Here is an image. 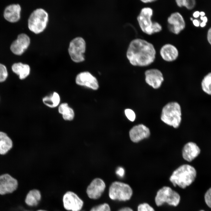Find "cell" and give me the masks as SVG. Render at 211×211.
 <instances>
[{
	"label": "cell",
	"instance_id": "ee69618b",
	"mask_svg": "<svg viewBox=\"0 0 211 211\" xmlns=\"http://www.w3.org/2000/svg\"><path fill=\"white\" fill-rule=\"evenodd\" d=\"M201 211H203V210H201Z\"/></svg>",
	"mask_w": 211,
	"mask_h": 211
},
{
	"label": "cell",
	"instance_id": "7a4b0ae2",
	"mask_svg": "<svg viewBox=\"0 0 211 211\" xmlns=\"http://www.w3.org/2000/svg\"><path fill=\"white\" fill-rule=\"evenodd\" d=\"M196 176L197 172L195 168L186 164L180 166L175 170L169 180L174 186H178L185 189L194 181Z\"/></svg>",
	"mask_w": 211,
	"mask_h": 211
},
{
	"label": "cell",
	"instance_id": "8992f818",
	"mask_svg": "<svg viewBox=\"0 0 211 211\" xmlns=\"http://www.w3.org/2000/svg\"><path fill=\"white\" fill-rule=\"evenodd\" d=\"M48 20L47 12L42 8H37L29 16L28 21V28L35 34L41 33L45 28Z\"/></svg>",
	"mask_w": 211,
	"mask_h": 211
},
{
	"label": "cell",
	"instance_id": "ffe728a7",
	"mask_svg": "<svg viewBox=\"0 0 211 211\" xmlns=\"http://www.w3.org/2000/svg\"><path fill=\"white\" fill-rule=\"evenodd\" d=\"M200 150L195 143L189 142L184 146L182 151V156L186 160L190 162L200 154Z\"/></svg>",
	"mask_w": 211,
	"mask_h": 211
},
{
	"label": "cell",
	"instance_id": "cb8c5ba5",
	"mask_svg": "<svg viewBox=\"0 0 211 211\" xmlns=\"http://www.w3.org/2000/svg\"><path fill=\"white\" fill-rule=\"evenodd\" d=\"M58 111L62 115L63 119L65 120L71 121L74 118V110L69 106L67 103H64L60 104L58 107Z\"/></svg>",
	"mask_w": 211,
	"mask_h": 211
},
{
	"label": "cell",
	"instance_id": "f1b7e54d",
	"mask_svg": "<svg viewBox=\"0 0 211 211\" xmlns=\"http://www.w3.org/2000/svg\"><path fill=\"white\" fill-rule=\"evenodd\" d=\"M204 199L207 205L211 209V187L208 189L205 193Z\"/></svg>",
	"mask_w": 211,
	"mask_h": 211
},
{
	"label": "cell",
	"instance_id": "ba28073f",
	"mask_svg": "<svg viewBox=\"0 0 211 211\" xmlns=\"http://www.w3.org/2000/svg\"><path fill=\"white\" fill-rule=\"evenodd\" d=\"M62 202L64 209L66 211H81L84 202L75 192L67 190L62 195Z\"/></svg>",
	"mask_w": 211,
	"mask_h": 211
},
{
	"label": "cell",
	"instance_id": "e0dca14e",
	"mask_svg": "<svg viewBox=\"0 0 211 211\" xmlns=\"http://www.w3.org/2000/svg\"><path fill=\"white\" fill-rule=\"evenodd\" d=\"M150 134L149 129L142 124L134 126L129 132L130 139L132 142H139L148 137Z\"/></svg>",
	"mask_w": 211,
	"mask_h": 211
},
{
	"label": "cell",
	"instance_id": "9c48e42d",
	"mask_svg": "<svg viewBox=\"0 0 211 211\" xmlns=\"http://www.w3.org/2000/svg\"><path fill=\"white\" fill-rule=\"evenodd\" d=\"M86 44L84 39L81 37L74 38L70 42L68 52L72 60L74 62L79 63L84 61V55Z\"/></svg>",
	"mask_w": 211,
	"mask_h": 211
},
{
	"label": "cell",
	"instance_id": "44dd1931",
	"mask_svg": "<svg viewBox=\"0 0 211 211\" xmlns=\"http://www.w3.org/2000/svg\"><path fill=\"white\" fill-rule=\"evenodd\" d=\"M11 138L5 132L0 131V155L7 154L13 147Z\"/></svg>",
	"mask_w": 211,
	"mask_h": 211
},
{
	"label": "cell",
	"instance_id": "f35d334b",
	"mask_svg": "<svg viewBox=\"0 0 211 211\" xmlns=\"http://www.w3.org/2000/svg\"><path fill=\"white\" fill-rule=\"evenodd\" d=\"M202 21H203V22L206 23L207 22V17L205 16L203 17Z\"/></svg>",
	"mask_w": 211,
	"mask_h": 211
},
{
	"label": "cell",
	"instance_id": "5bb4252c",
	"mask_svg": "<svg viewBox=\"0 0 211 211\" xmlns=\"http://www.w3.org/2000/svg\"><path fill=\"white\" fill-rule=\"evenodd\" d=\"M30 43L29 37L25 33L19 34L17 39L11 44L10 46L11 51L14 54L20 55L28 48Z\"/></svg>",
	"mask_w": 211,
	"mask_h": 211
},
{
	"label": "cell",
	"instance_id": "7402d4cb",
	"mask_svg": "<svg viewBox=\"0 0 211 211\" xmlns=\"http://www.w3.org/2000/svg\"><path fill=\"white\" fill-rule=\"evenodd\" d=\"M11 69L13 72L18 76L21 80L25 79L30 73V66L28 64L21 62L13 64L12 66Z\"/></svg>",
	"mask_w": 211,
	"mask_h": 211
},
{
	"label": "cell",
	"instance_id": "e575fe53",
	"mask_svg": "<svg viewBox=\"0 0 211 211\" xmlns=\"http://www.w3.org/2000/svg\"><path fill=\"white\" fill-rule=\"evenodd\" d=\"M193 25L196 27H198L200 25L199 22L197 19L193 20Z\"/></svg>",
	"mask_w": 211,
	"mask_h": 211
},
{
	"label": "cell",
	"instance_id": "b9f144b4",
	"mask_svg": "<svg viewBox=\"0 0 211 211\" xmlns=\"http://www.w3.org/2000/svg\"><path fill=\"white\" fill-rule=\"evenodd\" d=\"M203 16H201L200 17V19H201V20H203Z\"/></svg>",
	"mask_w": 211,
	"mask_h": 211
},
{
	"label": "cell",
	"instance_id": "836d02e7",
	"mask_svg": "<svg viewBox=\"0 0 211 211\" xmlns=\"http://www.w3.org/2000/svg\"><path fill=\"white\" fill-rule=\"evenodd\" d=\"M118 211H133V210L130 207H125L120 209Z\"/></svg>",
	"mask_w": 211,
	"mask_h": 211
},
{
	"label": "cell",
	"instance_id": "83f0119b",
	"mask_svg": "<svg viewBox=\"0 0 211 211\" xmlns=\"http://www.w3.org/2000/svg\"><path fill=\"white\" fill-rule=\"evenodd\" d=\"M8 75L6 67L3 64L0 63V82L4 81Z\"/></svg>",
	"mask_w": 211,
	"mask_h": 211
},
{
	"label": "cell",
	"instance_id": "603a6c76",
	"mask_svg": "<svg viewBox=\"0 0 211 211\" xmlns=\"http://www.w3.org/2000/svg\"><path fill=\"white\" fill-rule=\"evenodd\" d=\"M42 101L47 107L54 108L59 105L60 101V96L56 92H53L50 95L43 98Z\"/></svg>",
	"mask_w": 211,
	"mask_h": 211
},
{
	"label": "cell",
	"instance_id": "7c38bea8",
	"mask_svg": "<svg viewBox=\"0 0 211 211\" xmlns=\"http://www.w3.org/2000/svg\"><path fill=\"white\" fill-rule=\"evenodd\" d=\"M168 28L173 33L178 35L185 28V21L182 15L178 12L171 13L167 19Z\"/></svg>",
	"mask_w": 211,
	"mask_h": 211
},
{
	"label": "cell",
	"instance_id": "d4e9b609",
	"mask_svg": "<svg viewBox=\"0 0 211 211\" xmlns=\"http://www.w3.org/2000/svg\"><path fill=\"white\" fill-rule=\"evenodd\" d=\"M201 86L204 92L211 95V72L204 77L202 81Z\"/></svg>",
	"mask_w": 211,
	"mask_h": 211
},
{
	"label": "cell",
	"instance_id": "d590c367",
	"mask_svg": "<svg viewBox=\"0 0 211 211\" xmlns=\"http://www.w3.org/2000/svg\"><path fill=\"white\" fill-rule=\"evenodd\" d=\"M156 0H141L140 1L144 3H151L156 1Z\"/></svg>",
	"mask_w": 211,
	"mask_h": 211
},
{
	"label": "cell",
	"instance_id": "52a82bcc",
	"mask_svg": "<svg viewBox=\"0 0 211 211\" xmlns=\"http://www.w3.org/2000/svg\"><path fill=\"white\" fill-rule=\"evenodd\" d=\"M180 196L179 194L168 186H164L157 192L155 198L157 206H161L164 203L176 206L179 203Z\"/></svg>",
	"mask_w": 211,
	"mask_h": 211
},
{
	"label": "cell",
	"instance_id": "d6986e66",
	"mask_svg": "<svg viewBox=\"0 0 211 211\" xmlns=\"http://www.w3.org/2000/svg\"><path fill=\"white\" fill-rule=\"evenodd\" d=\"M21 7L18 4H12L7 6L5 9L4 16L5 19L11 23L18 21L20 18Z\"/></svg>",
	"mask_w": 211,
	"mask_h": 211
},
{
	"label": "cell",
	"instance_id": "ab89813d",
	"mask_svg": "<svg viewBox=\"0 0 211 211\" xmlns=\"http://www.w3.org/2000/svg\"><path fill=\"white\" fill-rule=\"evenodd\" d=\"M206 25V23L203 22L200 24V26L202 27H205Z\"/></svg>",
	"mask_w": 211,
	"mask_h": 211
},
{
	"label": "cell",
	"instance_id": "ac0fdd59",
	"mask_svg": "<svg viewBox=\"0 0 211 211\" xmlns=\"http://www.w3.org/2000/svg\"><path fill=\"white\" fill-rule=\"evenodd\" d=\"M159 52L163 59L169 62L176 60L179 55L178 51L176 47L170 43L166 44L162 46Z\"/></svg>",
	"mask_w": 211,
	"mask_h": 211
},
{
	"label": "cell",
	"instance_id": "74e56055",
	"mask_svg": "<svg viewBox=\"0 0 211 211\" xmlns=\"http://www.w3.org/2000/svg\"><path fill=\"white\" fill-rule=\"evenodd\" d=\"M35 211H50L49 210L44 208H39L35 210Z\"/></svg>",
	"mask_w": 211,
	"mask_h": 211
},
{
	"label": "cell",
	"instance_id": "8fae6325",
	"mask_svg": "<svg viewBox=\"0 0 211 211\" xmlns=\"http://www.w3.org/2000/svg\"><path fill=\"white\" fill-rule=\"evenodd\" d=\"M106 188L104 181L100 178H96L93 179L88 186L86 193L89 198L98 200L101 197Z\"/></svg>",
	"mask_w": 211,
	"mask_h": 211
},
{
	"label": "cell",
	"instance_id": "8d00e7d4",
	"mask_svg": "<svg viewBox=\"0 0 211 211\" xmlns=\"http://www.w3.org/2000/svg\"><path fill=\"white\" fill-rule=\"evenodd\" d=\"M200 15V12L199 11H195L193 14V16L195 18H198Z\"/></svg>",
	"mask_w": 211,
	"mask_h": 211
},
{
	"label": "cell",
	"instance_id": "5b68a950",
	"mask_svg": "<svg viewBox=\"0 0 211 211\" xmlns=\"http://www.w3.org/2000/svg\"><path fill=\"white\" fill-rule=\"evenodd\" d=\"M132 194L133 190L131 186L124 182L115 181L109 187L108 196L113 200L127 201L131 199Z\"/></svg>",
	"mask_w": 211,
	"mask_h": 211
},
{
	"label": "cell",
	"instance_id": "60d3db41",
	"mask_svg": "<svg viewBox=\"0 0 211 211\" xmlns=\"http://www.w3.org/2000/svg\"><path fill=\"white\" fill-rule=\"evenodd\" d=\"M200 15L202 16H205V13L203 11H201L200 12Z\"/></svg>",
	"mask_w": 211,
	"mask_h": 211
},
{
	"label": "cell",
	"instance_id": "9a60e30c",
	"mask_svg": "<svg viewBox=\"0 0 211 211\" xmlns=\"http://www.w3.org/2000/svg\"><path fill=\"white\" fill-rule=\"evenodd\" d=\"M145 74L146 82L154 89L159 88L164 80L161 72L157 69L147 70Z\"/></svg>",
	"mask_w": 211,
	"mask_h": 211
},
{
	"label": "cell",
	"instance_id": "4316f807",
	"mask_svg": "<svg viewBox=\"0 0 211 211\" xmlns=\"http://www.w3.org/2000/svg\"><path fill=\"white\" fill-rule=\"evenodd\" d=\"M89 211H111V210L109 204L104 203L93 207Z\"/></svg>",
	"mask_w": 211,
	"mask_h": 211
},
{
	"label": "cell",
	"instance_id": "f546056e",
	"mask_svg": "<svg viewBox=\"0 0 211 211\" xmlns=\"http://www.w3.org/2000/svg\"><path fill=\"white\" fill-rule=\"evenodd\" d=\"M137 211H155L148 204L144 203L140 204L137 207Z\"/></svg>",
	"mask_w": 211,
	"mask_h": 211
},
{
	"label": "cell",
	"instance_id": "1f68e13d",
	"mask_svg": "<svg viewBox=\"0 0 211 211\" xmlns=\"http://www.w3.org/2000/svg\"><path fill=\"white\" fill-rule=\"evenodd\" d=\"M116 173L120 177H122L125 174V170L122 167H118L116 170Z\"/></svg>",
	"mask_w": 211,
	"mask_h": 211
},
{
	"label": "cell",
	"instance_id": "277c9868",
	"mask_svg": "<svg viewBox=\"0 0 211 211\" xmlns=\"http://www.w3.org/2000/svg\"><path fill=\"white\" fill-rule=\"evenodd\" d=\"M181 108L178 103L176 102H171L163 107L161 118L166 124L177 128L181 122Z\"/></svg>",
	"mask_w": 211,
	"mask_h": 211
},
{
	"label": "cell",
	"instance_id": "4fadbf2b",
	"mask_svg": "<svg viewBox=\"0 0 211 211\" xmlns=\"http://www.w3.org/2000/svg\"><path fill=\"white\" fill-rule=\"evenodd\" d=\"M75 82L79 85L94 90H97L99 87L96 78L88 72H82L78 74L75 78Z\"/></svg>",
	"mask_w": 211,
	"mask_h": 211
},
{
	"label": "cell",
	"instance_id": "484cf974",
	"mask_svg": "<svg viewBox=\"0 0 211 211\" xmlns=\"http://www.w3.org/2000/svg\"><path fill=\"white\" fill-rule=\"evenodd\" d=\"M176 3L178 6H184L188 10H191L195 7L196 2L194 0H176Z\"/></svg>",
	"mask_w": 211,
	"mask_h": 211
},
{
	"label": "cell",
	"instance_id": "3957f363",
	"mask_svg": "<svg viewBox=\"0 0 211 211\" xmlns=\"http://www.w3.org/2000/svg\"><path fill=\"white\" fill-rule=\"evenodd\" d=\"M153 11L149 7L142 8L137 17L139 25L144 33L151 35L160 32L162 30L161 25L157 22H153L152 19Z\"/></svg>",
	"mask_w": 211,
	"mask_h": 211
},
{
	"label": "cell",
	"instance_id": "30bf717a",
	"mask_svg": "<svg viewBox=\"0 0 211 211\" xmlns=\"http://www.w3.org/2000/svg\"><path fill=\"white\" fill-rule=\"evenodd\" d=\"M18 186L17 180L9 174L0 175V195L11 193L16 190Z\"/></svg>",
	"mask_w": 211,
	"mask_h": 211
},
{
	"label": "cell",
	"instance_id": "6da1fadb",
	"mask_svg": "<svg viewBox=\"0 0 211 211\" xmlns=\"http://www.w3.org/2000/svg\"><path fill=\"white\" fill-rule=\"evenodd\" d=\"M156 50L152 43L141 38L132 40L128 47L126 56L135 66L144 67L152 63L156 58Z\"/></svg>",
	"mask_w": 211,
	"mask_h": 211
},
{
	"label": "cell",
	"instance_id": "d6a6232c",
	"mask_svg": "<svg viewBox=\"0 0 211 211\" xmlns=\"http://www.w3.org/2000/svg\"><path fill=\"white\" fill-rule=\"evenodd\" d=\"M207 39L209 43L211 45V28L209 29L207 32Z\"/></svg>",
	"mask_w": 211,
	"mask_h": 211
},
{
	"label": "cell",
	"instance_id": "7bdbcfd3",
	"mask_svg": "<svg viewBox=\"0 0 211 211\" xmlns=\"http://www.w3.org/2000/svg\"><path fill=\"white\" fill-rule=\"evenodd\" d=\"M190 20H191V21H193V18H190Z\"/></svg>",
	"mask_w": 211,
	"mask_h": 211
},
{
	"label": "cell",
	"instance_id": "4dcf8cb0",
	"mask_svg": "<svg viewBox=\"0 0 211 211\" xmlns=\"http://www.w3.org/2000/svg\"><path fill=\"white\" fill-rule=\"evenodd\" d=\"M125 115L127 118L131 121H134L136 117L135 113L134 111L130 109H126L125 110Z\"/></svg>",
	"mask_w": 211,
	"mask_h": 211
},
{
	"label": "cell",
	"instance_id": "2e32d148",
	"mask_svg": "<svg viewBox=\"0 0 211 211\" xmlns=\"http://www.w3.org/2000/svg\"><path fill=\"white\" fill-rule=\"evenodd\" d=\"M42 195L41 190L37 188H33L26 193L24 202L28 207L33 208L38 206L42 201Z\"/></svg>",
	"mask_w": 211,
	"mask_h": 211
}]
</instances>
